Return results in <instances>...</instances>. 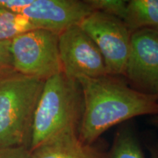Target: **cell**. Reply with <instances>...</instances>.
I'll list each match as a JSON object with an SVG mask.
<instances>
[{"mask_svg":"<svg viewBox=\"0 0 158 158\" xmlns=\"http://www.w3.org/2000/svg\"><path fill=\"white\" fill-rule=\"evenodd\" d=\"M84 96V111L78 136L94 144L105 132L136 116H158L157 96L142 93L118 76L106 75L78 78Z\"/></svg>","mask_w":158,"mask_h":158,"instance_id":"1","label":"cell"},{"mask_svg":"<svg viewBox=\"0 0 158 158\" xmlns=\"http://www.w3.org/2000/svg\"><path fill=\"white\" fill-rule=\"evenodd\" d=\"M84 111V96L77 80L63 73L45 81L35 109L29 150L63 130H78Z\"/></svg>","mask_w":158,"mask_h":158,"instance_id":"2","label":"cell"},{"mask_svg":"<svg viewBox=\"0 0 158 158\" xmlns=\"http://www.w3.org/2000/svg\"><path fill=\"white\" fill-rule=\"evenodd\" d=\"M44 82L16 72L0 78V149H29L33 118Z\"/></svg>","mask_w":158,"mask_h":158,"instance_id":"3","label":"cell"},{"mask_svg":"<svg viewBox=\"0 0 158 158\" xmlns=\"http://www.w3.org/2000/svg\"><path fill=\"white\" fill-rule=\"evenodd\" d=\"M15 72L45 81L62 73L59 50V35L34 29L10 41Z\"/></svg>","mask_w":158,"mask_h":158,"instance_id":"4","label":"cell"},{"mask_svg":"<svg viewBox=\"0 0 158 158\" xmlns=\"http://www.w3.org/2000/svg\"><path fill=\"white\" fill-rule=\"evenodd\" d=\"M79 27L101 52L108 74L124 76L132 35L124 21L107 13L93 11L83 20Z\"/></svg>","mask_w":158,"mask_h":158,"instance_id":"5","label":"cell"},{"mask_svg":"<svg viewBox=\"0 0 158 158\" xmlns=\"http://www.w3.org/2000/svg\"><path fill=\"white\" fill-rule=\"evenodd\" d=\"M62 73L71 79L109 75L102 55L94 41L79 25L59 35Z\"/></svg>","mask_w":158,"mask_h":158,"instance_id":"6","label":"cell"},{"mask_svg":"<svg viewBox=\"0 0 158 158\" xmlns=\"http://www.w3.org/2000/svg\"><path fill=\"white\" fill-rule=\"evenodd\" d=\"M124 76L135 90L150 95H157V30L143 29L132 33Z\"/></svg>","mask_w":158,"mask_h":158,"instance_id":"7","label":"cell"},{"mask_svg":"<svg viewBox=\"0 0 158 158\" xmlns=\"http://www.w3.org/2000/svg\"><path fill=\"white\" fill-rule=\"evenodd\" d=\"M93 11L86 0H32L20 14L27 18L35 29L59 35L80 24Z\"/></svg>","mask_w":158,"mask_h":158,"instance_id":"8","label":"cell"},{"mask_svg":"<svg viewBox=\"0 0 158 158\" xmlns=\"http://www.w3.org/2000/svg\"><path fill=\"white\" fill-rule=\"evenodd\" d=\"M78 130L70 128L60 132L31 150V158H102L106 152L79 138Z\"/></svg>","mask_w":158,"mask_h":158,"instance_id":"9","label":"cell"},{"mask_svg":"<svg viewBox=\"0 0 158 158\" xmlns=\"http://www.w3.org/2000/svg\"><path fill=\"white\" fill-rule=\"evenodd\" d=\"M122 21L132 33L143 29L158 31V0L127 1Z\"/></svg>","mask_w":158,"mask_h":158,"instance_id":"10","label":"cell"},{"mask_svg":"<svg viewBox=\"0 0 158 158\" xmlns=\"http://www.w3.org/2000/svg\"><path fill=\"white\" fill-rule=\"evenodd\" d=\"M102 158H146L139 140L130 127L117 130Z\"/></svg>","mask_w":158,"mask_h":158,"instance_id":"11","label":"cell"},{"mask_svg":"<svg viewBox=\"0 0 158 158\" xmlns=\"http://www.w3.org/2000/svg\"><path fill=\"white\" fill-rule=\"evenodd\" d=\"M34 29L23 15L0 8V41H11L18 35Z\"/></svg>","mask_w":158,"mask_h":158,"instance_id":"12","label":"cell"},{"mask_svg":"<svg viewBox=\"0 0 158 158\" xmlns=\"http://www.w3.org/2000/svg\"><path fill=\"white\" fill-rule=\"evenodd\" d=\"M94 11H100L123 20L127 1L124 0H86Z\"/></svg>","mask_w":158,"mask_h":158,"instance_id":"13","label":"cell"},{"mask_svg":"<svg viewBox=\"0 0 158 158\" xmlns=\"http://www.w3.org/2000/svg\"><path fill=\"white\" fill-rule=\"evenodd\" d=\"M10 41H0V78L14 73Z\"/></svg>","mask_w":158,"mask_h":158,"instance_id":"14","label":"cell"},{"mask_svg":"<svg viewBox=\"0 0 158 158\" xmlns=\"http://www.w3.org/2000/svg\"><path fill=\"white\" fill-rule=\"evenodd\" d=\"M0 158H31V152L26 147L1 149Z\"/></svg>","mask_w":158,"mask_h":158,"instance_id":"15","label":"cell"},{"mask_svg":"<svg viewBox=\"0 0 158 158\" xmlns=\"http://www.w3.org/2000/svg\"><path fill=\"white\" fill-rule=\"evenodd\" d=\"M32 0H0V8L21 13V12L28 7Z\"/></svg>","mask_w":158,"mask_h":158,"instance_id":"16","label":"cell"},{"mask_svg":"<svg viewBox=\"0 0 158 158\" xmlns=\"http://www.w3.org/2000/svg\"><path fill=\"white\" fill-rule=\"evenodd\" d=\"M150 158H158V142H152L147 144Z\"/></svg>","mask_w":158,"mask_h":158,"instance_id":"17","label":"cell"},{"mask_svg":"<svg viewBox=\"0 0 158 158\" xmlns=\"http://www.w3.org/2000/svg\"><path fill=\"white\" fill-rule=\"evenodd\" d=\"M151 122L155 127L158 128V116H154L151 118Z\"/></svg>","mask_w":158,"mask_h":158,"instance_id":"18","label":"cell"},{"mask_svg":"<svg viewBox=\"0 0 158 158\" xmlns=\"http://www.w3.org/2000/svg\"><path fill=\"white\" fill-rule=\"evenodd\" d=\"M157 100H158V94L157 95Z\"/></svg>","mask_w":158,"mask_h":158,"instance_id":"19","label":"cell"}]
</instances>
